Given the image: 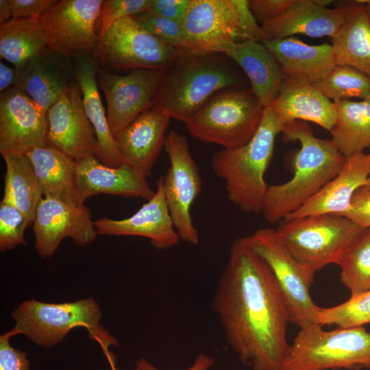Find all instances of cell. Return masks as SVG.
Masks as SVG:
<instances>
[{"instance_id":"48","label":"cell","mask_w":370,"mask_h":370,"mask_svg":"<svg viewBox=\"0 0 370 370\" xmlns=\"http://www.w3.org/2000/svg\"><path fill=\"white\" fill-rule=\"evenodd\" d=\"M364 2L366 4L368 14L370 18V0H365Z\"/></svg>"},{"instance_id":"22","label":"cell","mask_w":370,"mask_h":370,"mask_svg":"<svg viewBox=\"0 0 370 370\" xmlns=\"http://www.w3.org/2000/svg\"><path fill=\"white\" fill-rule=\"evenodd\" d=\"M16 69L15 86L46 112L75 82V68H71L68 58L55 53L48 47Z\"/></svg>"},{"instance_id":"13","label":"cell","mask_w":370,"mask_h":370,"mask_svg":"<svg viewBox=\"0 0 370 370\" xmlns=\"http://www.w3.org/2000/svg\"><path fill=\"white\" fill-rule=\"evenodd\" d=\"M103 3V0L57 1L38 18L47 47L66 58L97 56L99 37L95 26Z\"/></svg>"},{"instance_id":"33","label":"cell","mask_w":370,"mask_h":370,"mask_svg":"<svg viewBox=\"0 0 370 370\" xmlns=\"http://www.w3.org/2000/svg\"><path fill=\"white\" fill-rule=\"evenodd\" d=\"M336 264L341 269L340 282L350 297L370 291V228L355 237Z\"/></svg>"},{"instance_id":"8","label":"cell","mask_w":370,"mask_h":370,"mask_svg":"<svg viewBox=\"0 0 370 370\" xmlns=\"http://www.w3.org/2000/svg\"><path fill=\"white\" fill-rule=\"evenodd\" d=\"M370 369V332L364 326L325 331L319 324L300 328L283 370Z\"/></svg>"},{"instance_id":"10","label":"cell","mask_w":370,"mask_h":370,"mask_svg":"<svg viewBox=\"0 0 370 370\" xmlns=\"http://www.w3.org/2000/svg\"><path fill=\"white\" fill-rule=\"evenodd\" d=\"M247 239L270 268L286 302L290 323L299 328L318 324L320 307L310 293L315 272L290 254L280 241L275 229H258Z\"/></svg>"},{"instance_id":"42","label":"cell","mask_w":370,"mask_h":370,"mask_svg":"<svg viewBox=\"0 0 370 370\" xmlns=\"http://www.w3.org/2000/svg\"><path fill=\"white\" fill-rule=\"evenodd\" d=\"M57 0H10L12 18H38Z\"/></svg>"},{"instance_id":"7","label":"cell","mask_w":370,"mask_h":370,"mask_svg":"<svg viewBox=\"0 0 370 370\" xmlns=\"http://www.w3.org/2000/svg\"><path fill=\"white\" fill-rule=\"evenodd\" d=\"M264 108L250 88H226L214 94L184 123L188 133L200 141L234 149L253 138Z\"/></svg>"},{"instance_id":"28","label":"cell","mask_w":370,"mask_h":370,"mask_svg":"<svg viewBox=\"0 0 370 370\" xmlns=\"http://www.w3.org/2000/svg\"><path fill=\"white\" fill-rule=\"evenodd\" d=\"M42 189L43 197L80 204L76 189V161L47 145L26 153Z\"/></svg>"},{"instance_id":"34","label":"cell","mask_w":370,"mask_h":370,"mask_svg":"<svg viewBox=\"0 0 370 370\" xmlns=\"http://www.w3.org/2000/svg\"><path fill=\"white\" fill-rule=\"evenodd\" d=\"M313 85L333 101L370 98V77L348 66L336 65L326 77Z\"/></svg>"},{"instance_id":"14","label":"cell","mask_w":370,"mask_h":370,"mask_svg":"<svg viewBox=\"0 0 370 370\" xmlns=\"http://www.w3.org/2000/svg\"><path fill=\"white\" fill-rule=\"evenodd\" d=\"M167 70L138 69L120 75L97 69L99 85L107 103V118L115 138L152 101Z\"/></svg>"},{"instance_id":"40","label":"cell","mask_w":370,"mask_h":370,"mask_svg":"<svg viewBox=\"0 0 370 370\" xmlns=\"http://www.w3.org/2000/svg\"><path fill=\"white\" fill-rule=\"evenodd\" d=\"M344 216L362 227L370 228V191L362 186L354 193Z\"/></svg>"},{"instance_id":"21","label":"cell","mask_w":370,"mask_h":370,"mask_svg":"<svg viewBox=\"0 0 370 370\" xmlns=\"http://www.w3.org/2000/svg\"><path fill=\"white\" fill-rule=\"evenodd\" d=\"M170 120L164 112L151 107L115 137L125 163L146 179L164 147Z\"/></svg>"},{"instance_id":"41","label":"cell","mask_w":370,"mask_h":370,"mask_svg":"<svg viewBox=\"0 0 370 370\" xmlns=\"http://www.w3.org/2000/svg\"><path fill=\"white\" fill-rule=\"evenodd\" d=\"M293 0H248L249 8L255 19L262 24L284 12Z\"/></svg>"},{"instance_id":"20","label":"cell","mask_w":370,"mask_h":370,"mask_svg":"<svg viewBox=\"0 0 370 370\" xmlns=\"http://www.w3.org/2000/svg\"><path fill=\"white\" fill-rule=\"evenodd\" d=\"M76 189L80 204L100 193L142 198L146 201L155 194L147 179L128 164L110 167L95 156L76 161Z\"/></svg>"},{"instance_id":"26","label":"cell","mask_w":370,"mask_h":370,"mask_svg":"<svg viewBox=\"0 0 370 370\" xmlns=\"http://www.w3.org/2000/svg\"><path fill=\"white\" fill-rule=\"evenodd\" d=\"M74 68L75 80L82 95L84 111L95 133V157L106 166L118 167L125 162L110 130L101 100L97 82L98 68L96 62L85 56L77 60Z\"/></svg>"},{"instance_id":"39","label":"cell","mask_w":370,"mask_h":370,"mask_svg":"<svg viewBox=\"0 0 370 370\" xmlns=\"http://www.w3.org/2000/svg\"><path fill=\"white\" fill-rule=\"evenodd\" d=\"M14 336L12 328L0 336V370H30L27 352L10 344V338Z\"/></svg>"},{"instance_id":"49","label":"cell","mask_w":370,"mask_h":370,"mask_svg":"<svg viewBox=\"0 0 370 370\" xmlns=\"http://www.w3.org/2000/svg\"><path fill=\"white\" fill-rule=\"evenodd\" d=\"M364 186L370 191V177L368 178L367 184Z\"/></svg>"},{"instance_id":"15","label":"cell","mask_w":370,"mask_h":370,"mask_svg":"<svg viewBox=\"0 0 370 370\" xmlns=\"http://www.w3.org/2000/svg\"><path fill=\"white\" fill-rule=\"evenodd\" d=\"M33 230L34 247L42 258L52 256L66 238L84 247L92 243L98 235L84 204L73 205L48 197H42L38 205Z\"/></svg>"},{"instance_id":"1","label":"cell","mask_w":370,"mask_h":370,"mask_svg":"<svg viewBox=\"0 0 370 370\" xmlns=\"http://www.w3.org/2000/svg\"><path fill=\"white\" fill-rule=\"evenodd\" d=\"M226 341L251 370H283L288 310L267 263L247 236L236 238L212 301Z\"/></svg>"},{"instance_id":"6","label":"cell","mask_w":370,"mask_h":370,"mask_svg":"<svg viewBox=\"0 0 370 370\" xmlns=\"http://www.w3.org/2000/svg\"><path fill=\"white\" fill-rule=\"evenodd\" d=\"M182 25L193 53H225L238 42L271 39L248 0H190Z\"/></svg>"},{"instance_id":"2","label":"cell","mask_w":370,"mask_h":370,"mask_svg":"<svg viewBox=\"0 0 370 370\" xmlns=\"http://www.w3.org/2000/svg\"><path fill=\"white\" fill-rule=\"evenodd\" d=\"M281 133L284 142L297 141L300 148L292 156L293 177L269 185L261 214L270 223L298 210L336 176L345 160L332 140L316 137L303 121L285 124Z\"/></svg>"},{"instance_id":"5","label":"cell","mask_w":370,"mask_h":370,"mask_svg":"<svg viewBox=\"0 0 370 370\" xmlns=\"http://www.w3.org/2000/svg\"><path fill=\"white\" fill-rule=\"evenodd\" d=\"M16 335L23 334L36 345L50 347L60 343L71 330L84 328L103 354L119 346L115 337L101 325L102 312L92 297L71 302L47 303L34 299L23 301L11 314Z\"/></svg>"},{"instance_id":"43","label":"cell","mask_w":370,"mask_h":370,"mask_svg":"<svg viewBox=\"0 0 370 370\" xmlns=\"http://www.w3.org/2000/svg\"><path fill=\"white\" fill-rule=\"evenodd\" d=\"M190 3V0H151L150 10L182 24Z\"/></svg>"},{"instance_id":"27","label":"cell","mask_w":370,"mask_h":370,"mask_svg":"<svg viewBox=\"0 0 370 370\" xmlns=\"http://www.w3.org/2000/svg\"><path fill=\"white\" fill-rule=\"evenodd\" d=\"M226 54L248 77L254 94L264 108L277 97L284 75L273 56L261 42L248 40L238 42Z\"/></svg>"},{"instance_id":"18","label":"cell","mask_w":370,"mask_h":370,"mask_svg":"<svg viewBox=\"0 0 370 370\" xmlns=\"http://www.w3.org/2000/svg\"><path fill=\"white\" fill-rule=\"evenodd\" d=\"M330 0H293L281 14L262 24L271 39H282L295 34L333 38L340 30L354 3L329 8Z\"/></svg>"},{"instance_id":"12","label":"cell","mask_w":370,"mask_h":370,"mask_svg":"<svg viewBox=\"0 0 370 370\" xmlns=\"http://www.w3.org/2000/svg\"><path fill=\"white\" fill-rule=\"evenodd\" d=\"M164 150L170 166L163 178L165 200L180 240L197 245L199 232L193 223L191 206L202 189V179L185 136L174 130L166 136Z\"/></svg>"},{"instance_id":"38","label":"cell","mask_w":370,"mask_h":370,"mask_svg":"<svg viewBox=\"0 0 370 370\" xmlns=\"http://www.w3.org/2000/svg\"><path fill=\"white\" fill-rule=\"evenodd\" d=\"M151 0H105L100 16L99 39L116 21L126 16H135L151 8Z\"/></svg>"},{"instance_id":"4","label":"cell","mask_w":370,"mask_h":370,"mask_svg":"<svg viewBox=\"0 0 370 370\" xmlns=\"http://www.w3.org/2000/svg\"><path fill=\"white\" fill-rule=\"evenodd\" d=\"M283 127L267 106L258 130L247 144L234 149H223L211 158L213 171L225 182L228 200L244 212L261 214L269 187L264 174Z\"/></svg>"},{"instance_id":"23","label":"cell","mask_w":370,"mask_h":370,"mask_svg":"<svg viewBox=\"0 0 370 370\" xmlns=\"http://www.w3.org/2000/svg\"><path fill=\"white\" fill-rule=\"evenodd\" d=\"M369 177L370 153L352 155L334 178L285 219L324 214L342 216L350 208L354 193L365 186Z\"/></svg>"},{"instance_id":"24","label":"cell","mask_w":370,"mask_h":370,"mask_svg":"<svg viewBox=\"0 0 370 370\" xmlns=\"http://www.w3.org/2000/svg\"><path fill=\"white\" fill-rule=\"evenodd\" d=\"M277 61L284 78L314 84L336 66L332 47L311 45L295 38L261 42Z\"/></svg>"},{"instance_id":"9","label":"cell","mask_w":370,"mask_h":370,"mask_svg":"<svg viewBox=\"0 0 370 370\" xmlns=\"http://www.w3.org/2000/svg\"><path fill=\"white\" fill-rule=\"evenodd\" d=\"M275 229L290 254L315 273L337 264L343 253L365 227L344 216L315 214L285 219Z\"/></svg>"},{"instance_id":"36","label":"cell","mask_w":370,"mask_h":370,"mask_svg":"<svg viewBox=\"0 0 370 370\" xmlns=\"http://www.w3.org/2000/svg\"><path fill=\"white\" fill-rule=\"evenodd\" d=\"M134 17L162 42L182 52H190L181 23L161 16L150 9Z\"/></svg>"},{"instance_id":"3","label":"cell","mask_w":370,"mask_h":370,"mask_svg":"<svg viewBox=\"0 0 370 370\" xmlns=\"http://www.w3.org/2000/svg\"><path fill=\"white\" fill-rule=\"evenodd\" d=\"M223 53L181 52L166 72L151 108L186 122L219 91L241 88L244 80Z\"/></svg>"},{"instance_id":"29","label":"cell","mask_w":370,"mask_h":370,"mask_svg":"<svg viewBox=\"0 0 370 370\" xmlns=\"http://www.w3.org/2000/svg\"><path fill=\"white\" fill-rule=\"evenodd\" d=\"M331 45L336 65L352 67L370 77V18L364 1H354Z\"/></svg>"},{"instance_id":"17","label":"cell","mask_w":370,"mask_h":370,"mask_svg":"<svg viewBox=\"0 0 370 370\" xmlns=\"http://www.w3.org/2000/svg\"><path fill=\"white\" fill-rule=\"evenodd\" d=\"M47 116L49 145L75 161L95 156V133L85 113L76 80L49 108Z\"/></svg>"},{"instance_id":"32","label":"cell","mask_w":370,"mask_h":370,"mask_svg":"<svg viewBox=\"0 0 370 370\" xmlns=\"http://www.w3.org/2000/svg\"><path fill=\"white\" fill-rule=\"evenodd\" d=\"M47 47L38 18H12L0 24V56L19 69Z\"/></svg>"},{"instance_id":"47","label":"cell","mask_w":370,"mask_h":370,"mask_svg":"<svg viewBox=\"0 0 370 370\" xmlns=\"http://www.w3.org/2000/svg\"><path fill=\"white\" fill-rule=\"evenodd\" d=\"M104 354L108 360L111 370H119V369L116 366V356L114 353L108 351L104 353Z\"/></svg>"},{"instance_id":"30","label":"cell","mask_w":370,"mask_h":370,"mask_svg":"<svg viewBox=\"0 0 370 370\" xmlns=\"http://www.w3.org/2000/svg\"><path fill=\"white\" fill-rule=\"evenodd\" d=\"M333 102L336 121L330 132L341 154L346 159L370 149V98Z\"/></svg>"},{"instance_id":"37","label":"cell","mask_w":370,"mask_h":370,"mask_svg":"<svg viewBox=\"0 0 370 370\" xmlns=\"http://www.w3.org/2000/svg\"><path fill=\"white\" fill-rule=\"evenodd\" d=\"M31 223L17 208L1 202L0 250L6 251L20 245H27L25 230Z\"/></svg>"},{"instance_id":"11","label":"cell","mask_w":370,"mask_h":370,"mask_svg":"<svg viewBox=\"0 0 370 370\" xmlns=\"http://www.w3.org/2000/svg\"><path fill=\"white\" fill-rule=\"evenodd\" d=\"M182 51L160 40L135 17L114 23L99 39L97 57L107 70H168Z\"/></svg>"},{"instance_id":"45","label":"cell","mask_w":370,"mask_h":370,"mask_svg":"<svg viewBox=\"0 0 370 370\" xmlns=\"http://www.w3.org/2000/svg\"><path fill=\"white\" fill-rule=\"evenodd\" d=\"M17 72L1 61L0 62V92L1 93L14 86L16 84Z\"/></svg>"},{"instance_id":"19","label":"cell","mask_w":370,"mask_h":370,"mask_svg":"<svg viewBox=\"0 0 370 370\" xmlns=\"http://www.w3.org/2000/svg\"><path fill=\"white\" fill-rule=\"evenodd\" d=\"M163 178L159 177L154 195L133 215L123 219L103 217L94 221L98 234L145 237L159 250L176 245L180 238L166 206Z\"/></svg>"},{"instance_id":"16","label":"cell","mask_w":370,"mask_h":370,"mask_svg":"<svg viewBox=\"0 0 370 370\" xmlns=\"http://www.w3.org/2000/svg\"><path fill=\"white\" fill-rule=\"evenodd\" d=\"M48 120L24 91L14 86L0 95V153H26L47 143Z\"/></svg>"},{"instance_id":"31","label":"cell","mask_w":370,"mask_h":370,"mask_svg":"<svg viewBox=\"0 0 370 370\" xmlns=\"http://www.w3.org/2000/svg\"><path fill=\"white\" fill-rule=\"evenodd\" d=\"M2 157L6 172L1 202L17 208L33 225L38 205L43 197L33 165L26 153H10Z\"/></svg>"},{"instance_id":"25","label":"cell","mask_w":370,"mask_h":370,"mask_svg":"<svg viewBox=\"0 0 370 370\" xmlns=\"http://www.w3.org/2000/svg\"><path fill=\"white\" fill-rule=\"evenodd\" d=\"M284 125L294 121H310L330 131L336 121L334 102L313 84L284 79L277 97L269 106Z\"/></svg>"},{"instance_id":"44","label":"cell","mask_w":370,"mask_h":370,"mask_svg":"<svg viewBox=\"0 0 370 370\" xmlns=\"http://www.w3.org/2000/svg\"><path fill=\"white\" fill-rule=\"evenodd\" d=\"M215 364L214 359L204 353H199L193 364L185 370H209ZM134 370H160L148 360L141 358L135 362Z\"/></svg>"},{"instance_id":"46","label":"cell","mask_w":370,"mask_h":370,"mask_svg":"<svg viewBox=\"0 0 370 370\" xmlns=\"http://www.w3.org/2000/svg\"><path fill=\"white\" fill-rule=\"evenodd\" d=\"M12 19V9L10 0H0V24Z\"/></svg>"},{"instance_id":"35","label":"cell","mask_w":370,"mask_h":370,"mask_svg":"<svg viewBox=\"0 0 370 370\" xmlns=\"http://www.w3.org/2000/svg\"><path fill=\"white\" fill-rule=\"evenodd\" d=\"M318 324L338 327H360L370 323V291L352 296L345 301L329 308L320 307Z\"/></svg>"}]
</instances>
